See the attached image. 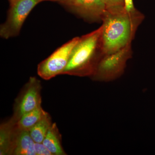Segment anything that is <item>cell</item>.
<instances>
[{
  "mask_svg": "<svg viewBox=\"0 0 155 155\" xmlns=\"http://www.w3.org/2000/svg\"><path fill=\"white\" fill-rule=\"evenodd\" d=\"M143 14H128L125 7L107 8L102 21L103 55L111 54L131 44Z\"/></svg>",
  "mask_w": 155,
  "mask_h": 155,
  "instance_id": "1",
  "label": "cell"
},
{
  "mask_svg": "<svg viewBox=\"0 0 155 155\" xmlns=\"http://www.w3.org/2000/svg\"><path fill=\"white\" fill-rule=\"evenodd\" d=\"M102 29L101 25L96 30L80 37L63 74L91 77L103 55Z\"/></svg>",
  "mask_w": 155,
  "mask_h": 155,
  "instance_id": "2",
  "label": "cell"
},
{
  "mask_svg": "<svg viewBox=\"0 0 155 155\" xmlns=\"http://www.w3.org/2000/svg\"><path fill=\"white\" fill-rule=\"evenodd\" d=\"M131 54L130 44L115 52L103 55L92 78L95 81L105 82L117 79L124 72Z\"/></svg>",
  "mask_w": 155,
  "mask_h": 155,
  "instance_id": "3",
  "label": "cell"
},
{
  "mask_svg": "<svg viewBox=\"0 0 155 155\" xmlns=\"http://www.w3.org/2000/svg\"><path fill=\"white\" fill-rule=\"evenodd\" d=\"M80 37H75L67 42L42 61L38 66L39 76L45 80H48L57 75L63 74L66 69L74 48Z\"/></svg>",
  "mask_w": 155,
  "mask_h": 155,
  "instance_id": "4",
  "label": "cell"
},
{
  "mask_svg": "<svg viewBox=\"0 0 155 155\" xmlns=\"http://www.w3.org/2000/svg\"><path fill=\"white\" fill-rule=\"evenodd\" d=\"M41 0H16L11 3L5 22L0 27V35L5 39L17 36L31 11Z\"/></svg>",
  "mask_w": 155,
  "mask_h": 155,
  "instance_id": "5",
  "label": "cell"
},
{
  "mask_svg": "<svg viewBox=\"0 0 155 155\" xmlns=\"http://www.w3.org/2000/svg\"><path fill=\"white\" fill-rule=\"evenodd\" d=\"M41 90L40 81L31 77L15 100L11 118L17 122L24 114L41 106Z\"/></svg>",
  "mask_w": 155,
  "mask_h": 155,
  "instance_id": "6",
  "label": "cell"
},
{
  "mask_svg": "<svg viewBox=\"0 0 155 155\" xmlns=\"http://www.w3.org/2000/svg\"><path fill=\"white\" fill-rule=\"evenodd\" d=\"M63 5L75 14L91 22L102 20L107 10L103 0H69Z\"/></svg>",
  "mask_w": 155,
  "mask_h": 155,
  "instance_id": "7",
  "label": "cell"
},
{
  "mask_svg": "<svg viewBox=\"0 0 155 155\" xmlns=\"http://www.w3.org/2000/svg\"><path fill=\"white\" fill-rule=\"evenodd\" d=\"M18 128L17 122L11 118L0 128V155H12Z\"/></svg>",
  "mask_w": 155,
  "mask_h": 155,
  "instance_id": "8",
  "label": "cell"
},
{
  "mask_svg": "<svg viewBox=\"0 0 155 155\" xmlns=\"http://www.w3.org/2000/svg\"><path fill=\"white\" fill-rule=\"evenodd\" d=\"M35 143L29 131L18 129L12 155H36Z\"/></svg>",
  "mask_w": 155,
  "mask_h": 155,
  "instance_id": "9",
  "label": "cell"
},
{
  "mask_svg": "<svg viewBox=\"0 0 155 155\" xmlns=\"http://www.w3.org/2000/svg\"><path fill=\"white\" fill-rule=\"evenodd\" d=\"M61 135L56 123H53L42 143L52 155H66L62 145Z\"/></svg>",
  "mask_w": 155,
  "mask_h": 155,
  "instance_id": "10",
  "label": "cell"
},
{
  "mask_svg": "<svg viewBox=\"0 0 155 155\" xmlns=\"http://www.w3.org/2000/svg\"><path fill=\"white\" fill-rule=\"evenodd\" d=\"M48 114L40 106L22 116L17 122V127L19 130L29 131Z\"/></svg>",
  "mask_w": 155,
  "mask_h": 155,
  "instance_id": "11",
  "label": "cell"
},
{
  "mask_svg": "<svg viewBox=\"0 0 155 155\" xmlns=\"http://www.w3.org/2000/svg\"><path fill=\"white\" fill-rule=\"evenodd\" d=\"M52 124L51 118L48 113L29 130L34 141L38 143H42Z\"/></svg>",
  "mask_w": 155,
  "mask_h": 155,
  "instance_id": "12",
  "label": "cell"
},
{
  "mask_svg": "<svg viewBox=\"0 0 155 155\" xmlns=\"http://www.w3.org/2000/svg\"><path fill=\"white\" fill-rule=\"evenodd\" d=\"M35 150L36 155H52L42 143H35Z\"/></svg>",
  "mask_w": 155,
  "mask_h": 155,
  "instance_id": "13",
  "label": "cell"
},
{
  "mask_svg": "<svg viewBox=\"0 0 155 155\" xmlns=\"http://www.w3.org/2000/svg\"><path fill=\"white\" fill-rule=\"evenodd\" d=\"M107 8L125 7L124 0H103Z\"/></svg>",
  "mask_w": 155,
  "mask_h": 155,
  "instance_id": "14",
  "label": "cell"
},
{
  "mask_svg": "<svg viewBox=\"0 0 155 155\" xmlns=\"http://www.w3.org/2000/svg\"><path fill=\"white\" fill-rule=\"evenodd\" d=\"M125 9L129 14H135L138 13L134 5L133 0H124Z\"/></svg>",
  "mask_w": 155,
  "mask_h": 155,
  "instance_id": "15",
  "label": "cell"
},
{
  "mask_svg": "<svg viewBox=\"0 0 155 155\" xmlns=\"http://www.w3.org/2000/svg\"><path fill=\"white\" fill-rule=\"evenodd\" d=\"M45 1H56V2H59L61 4H63L64 3L66 2L67 1H69V0H41V2Z\"/></svg>",
  "mask_w": 155,
  "mask_h": 155,
  "instance_id": "16",
  "label": "cell"
},
{
  "mask_svg": "<svg viewBox=\"0 0 155 155\" xmlns=\"http://www.w3.org/2000/svg\"><path fill=\"white\" fill-rule=\"evenodd\" d=\"M10 2H11V3L13 2H14V1H16V0H9Z\"/></svg>",
  "mask_w": 155,
  "mask_h": 155,
  "instance_id": "17",
  "label": "cell"
}]
</instances>
